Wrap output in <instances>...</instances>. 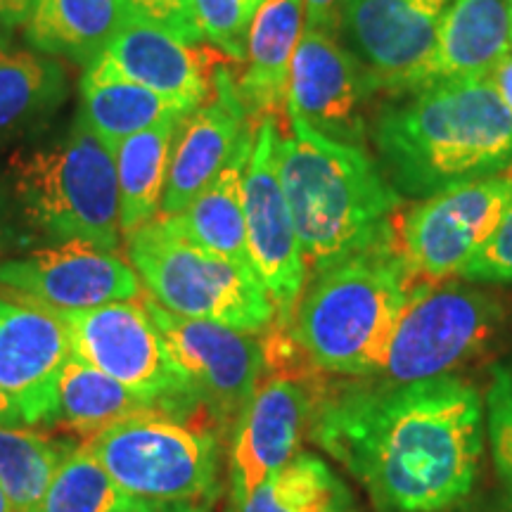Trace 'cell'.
<instances>
[{
	"label": "cell",
	"mask_w": 512,
	"mask_h": 512,
	"mask_svg": "<svg viewBox=\"0 0 512 512\" xmlns=\"http://www.w3.org/2000/svg\"><path fill=\"white\" fill-rule=\"evenodd\" d=\"M309 434L347 467L377 512H444L475 489L484 460V399L472 382L316 380Z\"/></svg>",
	"instance_id": "6da1fadb"
},
{
	"label": "cell",
	"mask_w": 512,
	"mask_h": 512,
	"mask_svg": "<svg viewBox=\"0 0 512 512\" xmlns=\"http://www.w3.org/2000/svg\"><path fill=\"white\" fill-rule=\"evenodd\" d=\"M380 169L401 197H425L512 169V114L489 79L394 95L370 121Z\"/></svg>",
	"instance_id": "7a4b0ae2"
},
{
	"label": "cell",
	"mask_w": 512,
	"mask_h": 512,
	"mask_svg": "<svg viewBox=\"0 0 512 512\" xmlns=\"http://www.w3.org/2000/svg\"><path fill=\"white\" fill-rule=\"evenodd\" d=\"M278 174L302 245L306 280L349 259L392 226L401 195L366 147L320 136L290 117Z\"/></svg>",
	"instance_id": "3957f363"
},
{
	"label": "cell",
	"mask_w": 512,
	"mask_h": 512,
	"mask_svg": "<svg viewBox=\"0 0 512 512\" xmlns=\"http://www.w3.org/2000/svg\"><path fill=\"white\" fill-rule=\"evenodd\" d=\"M427 283L408 268L396 219L380 238L306 280L292 335L320 373L373 377L382 368L403 309Z\"/></svg>",
	"instance_id": "277c9868"
},
{
	"label": "cell",
	"mask_w": 512,
	"mask_h": 512,
	"mask_svg": "<svg viewBox=\"0 0 512 512\" xmlns=\"http://www.w3.org/2000/svg\"><path fill=\"white\" fill-rule=\"evenodd\" d=\"M10 176L19 216L38 238L117 252V162L81 114L62 138L12 159Z\"/></svg>",
	"instance_id": "5b68a950"
},
{
	"label": "cell",
	"mask_w": 512,
	"mask_h": 512,
	"mask_svg": "<svg viewBox=\"0 0 512 512\" xmlns=\"http://www.w3.org/2000/svg\"><path fill=\"white\" fill-rule=\"evenodd\" d=\"M126 252L140 283L166 311L211 320L247 335L266 332L275 306L252 268L197 247L157 214L126 238Z\"/></svg>",
	"instance_id": "8992f818"
},
{
	"label": "cell",
	"mask_w": 512,
	"mask_h": 512,
	"mask_svg": "<svg viewBox=\"0 0 512 512\" xmlns=\"http://www.w3.org/2000/svg\"><path fill=\"white\" fill-rule=\"evenodd\" d=\"M86 444L126 496L214 503L221 494V432L207 420L150 408L114 422Z\"/></svg>",
	"instance_id": "52a82bcc"
},
{
	"label": "cell",
	"mask_w": 512,
	"mask_h": 512,
	"mask_svg": "<svg viewBox=\"0 0 512 512\" xmlns=\"http://www.w3.org/2000/svg\"><path fill=\"white\" fill-rule=\"evenodd\" d=\"M501 325V304L470 280L422 287L403 309L382 368L370 380L403 384L453 375L494 344Z\"/></svg>",
	"instance_id": "ba28073f"
},
{
	"label": "cell",
	"mask_w": 512,
	"mask_h": 512,
	"mask_svg": "<svg viewBox=\"0 0 512 512\" xmlns=\"http://www.w3.org/2000/svg\"><path fill=\"white\" fill-rule=\"evenodd\" d=\"M60 318L72 354L100 373L181 420H204L202 401L192 392L166 349L162 332L140 304L114 302L95 309H50ZM211 420V418H209ZM214 422V420H211Z\"/></svg>",
	"instance_id": "9c48e42d"
},
{
	"label": "cell",
	"mask_w": 512,
	"mask_h": 512,
	"mask_svg": "<svg viewBox=\"0 0 512 512\" xmlns=\"http://www.w3.org/2000/svg\"><path fill=\"white\" fill-rule=\"evenodd\" d=\"M512 211V169L425 197L403 216L399 247L420 283L458 278Z\"/></svg>",
	"instance_id": "30bf717a"
},
{
	"label": "cell",
	"mask_w": 512,
	"mask_h": 512,
	"mask_svg": "<svg viewBox=\"0 0 512 512\" xmlns=\"http://www.w3.org/2000/svg\"><path fill=\"white\" fill-rule=\"evenodd\" d=\"M143 306L166 349L221 434H233L264 373V347L247 332L166 311L155 299Z\"/></svg>",
	"instance_id": "8fae6325"
},
{
	"label": "cell",
	"mask_w": 512,
	"mask_h": 512,
	"mask_svg": "<svg viewBox=\"0 0 512 512\" xmlns=\"http://www.w3.org/2000/svg\"><path fill=\"white\" fill-rule=\"evenodd\" d=\"M278 119L264 117L254 131L242 185L247 245L254 273L275 306L273 323L292 325L306 285V264L278 174Z\"/></svg>",
	"instance_id": "7c38bea8"
},
{
	"label": "cell",
	"mask_w": 512,
	"mask_h": 512,
	"mask_svg": "<svg viewBox=\"0 0 512 512\" xmlns=\"http://www.w3.org/2000/svg\"><path fill=\"white\" fill-rule=\"evenodd\" d=\"M375 93L368 69L335 34L304 27L290 67L287 117H299L337 143L366 147Z\"/></svg>",
	"instance_id": "4fadbf2b"
},
{
	"label": "cell",
	"mask_w": 512,
	"mask_h": 512,
	"mask_svg": "<svg viewBox=\"0 0 512 512\" xmlns=\"http://www.w3.org/2000/svg\"><path fill=\"white\" fill-rule=\"evenodd\" d=\"M451 0H344L339 31L377 91H411L437 48Z\"/></svg>",
	"instance_id": "5bb4252c"
},
{
	"label": "cell",
	"mask_w": 512,
	"mask_h": 512,
	"mask_svg": "<svg viewBox=\"0 0 512 512\" xmlns=\"http://www.w3.org/2000/svg\"><path fill=\"white\" fill-rule=\"evenodd\" d=\"M0 287L43 309H95L143 297V283L117 252L62 242L0 261Z\"/></svg>",
	"instance_id": "9a60e30c"
},
{
	"label": "cell",
	"mask_w": 512,
	"mask_h": 512,
	"mask_svg": "<svg viewBox=\"0 0 512 512\" xmlns=\"http://www.w3.org/2000/svg\"><path fill=\"white\" fill-rule=\"evenodd\" d=\"M316 380L304 373H273L259 382L230 434V503L238 508L299 453L309 432Z\"/></svg>",
	"instance_id": "2e32d148"
},
{
	"label": "cell",
	"mask_w": 512,
	"mask_h": 512,
	"mask_svg": "<svg viewBox=\"0 0 512 512\" xmlns=\"http://www.w3.org/2000/svg\"><path fill=\"white\" fill-rule=\"evenodd\" d=\"M72 356L69 337L50 309L0 297V387L24 425H53L57 377Z\"/></svg>",
	"instance_id": "e0dca14e"
},
{
	"label": "cell",
	"mask_w": 512,
	"mask_h": 512,
	"mask_svg": "<svg viewBox=\"0 0 512 512\" xmlns=\"http://www.w3.org/2000/svg\"><path fill=\"white\" fill-rule=\"evenodd\" d=\"M247 117L233 74L219 69L211 81V98L178 128L159 214H181L219 176L245 133L252 131Z\"/></svg>",
	"instance_id": "ac0fdd59"
},
{
	"label": "cell",
	"mask_w": 512,
	"mask_h": 512,
	"mask_svg": "<svg viewBox=\"0 0 512 512\" xmlns=\"http://www.w3.org/2000/svg\"><path fill=\"white\" fill-rule=\"evenodd\" d=\"M510 53L508 0H451L437 48L413 88L439 81L486 79Z\"/></svg>",
	"instance_id": "d6986e66"
},
{
	"label": "cell",
	"mask_w": 512,
	"mask_h": 512,
	"mask_svg": "<svg viewBox=\"0 0 512 512\" xmlns=\"http://www.w3.org/2000/svg\"><path fill=\"white\" fill-rule=\"evenodd\" d=\"M100 60L124 79L176 102L188 114L211 95L200 55L188 43L147 24L126 22Z\"/></svg>",
	"instance_id": "ffe728a7"
},
{
	"label": "cell",
	"mask_w": 512,
	"mask_h": 512,
	"mask_svg": "<svg viewBox=\"0 0 512 512\" xmlns=\"http://www.w3.org/2000/svg\"><path fill=\"white\" fill-rule=\"evenodd\" d=\"M304 24V0H264L256 10L247 36L245 74L235 81L242 105L256 121L287 110L290 67Z\"/></svg>",
	"instance_id": "44dd1931"
},
{
	"label": "cell",
	"mask_w": 512,
	"mask_h": 512,
	"mask_svg": "<svg viewBox=\"0 0 512 512\" xmlns=\"http://www.w3.org/2000/svg\"><path fill=\"white\" fill-rule=\"evenodd\" d=\"M252 145L254 131H247L219 176L190 202L188 209L169 219L178 233L195 242L197 247L254 271L247 245L245 204H242V185H245Z\"/></svg>",
	"instance_id": "7402d4cb"
},
{
	"label": "cell",
	"mask_w": 512,
	"mask_h": 512,
	"mask_svg": "<svg viewBox=\"0 0 512 512\" xmlns=\"http://www.w3.org/2000/svg\"><path fill=\"white\" fill-rule=\"evenodd\" d=\"M126 22L124 0H34L24 31L36 53L62 55L88 67Z\"/></svg>",
	"instance_id": "603a6c76"
},
{
	"label": "cell",
	"mask_w": 512,
	"mask_h": 512,
	"mask_svg": "<svg viewBox=\"0 0 512 512\" xmlns=\"http://www.w3.org/2000/svg\"><path fill=\"white\" fill-rule=\"evenodd\" d=\"M79 114L95 136L114 152L128 136L188 112L164 95L119 76L98 57L83 72Z\"/></svg>",
	"instance_id": "cb8c5ba5"
},
{
	"label": "cell",
	"mask_w": 512,
	"mask_h": 512,
	"mask_svg": "<svg viewBox=\"0 0 512 512\" xmlns=\"http://www.w3.org/2000/svg\"><path fill=\"white\" fill-rule=\"evenodd\" d=\"M185 117L188 114L159 121L157 126L121 140L114 150L119 181V226L124 238L159 214L171 150Z\"/></svg>",
	"instance_id": "d4e9b609"
},
{
	"label": "cell",
	"mask_w": 512,
	"mask_h": 512,
	"mask_svg": "<svg viewBox=\"0 0 512 512\" xmlns=\"http://www.w3.org/2000/svg\"><path fill=\"white\" fill-rule=\"evenodd\" d=\"M150 408L157 406L72 354L57 377L53 425H62L91 439L114 422L145 413Z\"/></svg>",
	"instance_id": "484cf974"
},
{
	"label": "cell",
	"mask_w": 512,
	"mask_h": 512,
	"mask_svg": "<svg viewBox=\"0 0 512 512\" xmlns=\"http://www.w3.org/2000/svg\"><path fill=\"white\" fill-rule=\"evenodd\" d=\"M67 98L62 67L46 55L0 46V140L46 117Z\"/></svg>",
	"instance_id": "4316f807"
},
{
	"label": "cell",
	"mask_w": 512,
	"mask_h": 512,
	"mask_svg": "<svg viewBox=\"0 0 512 512\" xmlns=\"http://www.w3.org/2000/svg\"><path fill=\"white\" fill-rule=\"evenodd\" d=\"M230 512H361V508L323 458L297 453Z\"/></svg>",
	"instance_id": "83f0119b"
},
{
	"label": "cell",
	"mask_w": 512,
	"mask_h": 512,
	"mask_svg": "<svg viewBox=\"0 0 512 512\" xmlns=\"http://www.w3.org/2000/svg\"><path fill=\"white\" fill-rule=\"evenodd\" d=\"M126 498L83 441L67 448L41 501L29 512H114Z\"/></svg>",
	"instance_id": "f1b7e54d"
},
{
	"label": "cell",
	"mask_w": 512,
	"mask_h": 512,
	"mask_svg": "<svg viewBox=\"0 0 512 512\" xmlns=\"http://www.w3.org/2000/svg\"><path fill=\"white\" fill-rule=\"evenodd\" d=\"M72 441H53L24 427H0V484L19 512L41 501Z\"/></svg>",
	"instance_id": "f546056e"
},
{
	"label": "cell",
	"mask_w": 512,
	"mask_h": 512,
	"mask_svg": "<svg viewBox=\"0 0 512 512\" xmlns=\"http://www.w3.org/2000/svg\"><path fill=\"white\" fill-rule=\"evenodd\" d=\"M264 0H195L202 34L233 60H245L247 36Z\"/></svg>",
	"instance_id": "4dcf8cb0"
},
{
	"label": "cell",
	"mask_w": 512,
	"mask_h": 512,
	"mask_svg": "<svg viewBox=\"0 0 512 512\" xmlns=\"http://www.w3.org/2000/svg\"><path fill=\"white\" fill-rule=\"evenodd\" d=\"M486 437L501 482H512V358L491 368L484 399Z\"/></svg>",
	"instance_id": "1f68e13d"
},
{
	"label": "cell",
	"mask_w": 512,
	"mask_h": 512,
	"mask_svg": "<svg viewBox=\"0 0 512 512\" xmlns=\"http://www.w3.org/2000/svg\"><path fill=\"white\" fill-rule=\"evenodd\" d=\"M124 8L128 22L162 29L188 46H195L204 38L195 0H124Z\"/></svg>",
	"instance_id": "d6a6232c"
},
{
	"label": "cell",
	"mask_w": 512,
	"mask_h": 512,
	"mask_svg": "<svg viewBox=\"0 0 512 512\" xmlns=\"http://www.w3.org/2000/svg\"><path fill=\"white\" fill-rule=\"evenodd\" d=\"M458 278L470 283H505L512 285V211L505 216L496 233L472 256Z\"/></svg>",
	"instance_id": "836d02e7"
},
{
	"label": "cell",
	"mask_w": 512,
	"mask_h": 512,
	"mask_svg": "<svg viewBox=\"0 0 512 512\" xmlns=\"http://www.w3.org/2000/svg\"><path fill=\"white\" fill-rule=\"evenodd\" d=\"M344 0H304L306 27L339 34V19H342Z\"/></svg>",
	"instance_id": "e575fe53"
},
{
	"label": "cell",
	"mask_w": 512,
	"mask_h": 512,
	"mask_svg": "<svg viewBox=\"0 0 512 512\" xmlns=\"http://www.w3.org/2000/svg\"><path fill=\"white\" fill-rule=\"evenodd\" d=\"M114 512H211V503L150 501V498L128 496Z\"/></svg>",
	"instance_id": "d590c367"
},
{
	"label": "cell",
	"mask_w": 512,
	"mask_h": 512,
	"mask_svg": "<svg viewBox=\"0 0 512 512\" xmlns=\"http://www.w3.org/2000/svg\"><path fill=\"white\" fill-rule=\"evenodd\" d=\"M465 512H512V482H501L498 489L489 491Z\"/></svg>",
	"instance_id": "8d00e7d4"
},
{
	"label": "cell",
	"mask_w": 512,
	"mask_h": 512,
	"mask_svg": "<svg viewBox=\"0 0 512 512\" xmlns=\"http://www.w3.org/2000/svg\"><path fill=\"white\" fill-rule=\"evenodd\" d=\"M34 0H0V29L10 31L27 24Z\"/></svg>",
	"instance_id": "74e56055"
},
{
	"label": "cell",
	"mask_w": 512,
	"mask_h": 512,
	"mask_svg": "<svg viewBox=\"0 0 512 512\" xmlns=\"http://www.w3.org/2000/svg\"><path fill=\"white\" fill-rule=\"evenodd\" d=\"M486 79L491 81V86H494L498 98H501L503 105L508 107V112L512 114V53L505 57V60L498 64Z\"/></svg>",
	"instance_id": "f35d334b"
},
{
	"label": "cell",
	"mask_w": 512,
	"mask_h": 512,
	"mask_svg": "<svg viewBox=\"0 0 512 512\" xmlns=\"http://www.w3.org/2000/svg\"><path fill=\"white\" fill-rule=\"evenodd\" d=\"M0 427H27L15 401L10 399V394L3 387H0Z\"/></svg>",
	"instance_id": "ab89813d"
},
{
	"label": "cell",
	"mask_w": 512,
	"mask_h": 512,
	"mask_svg": "<svg viewBox=\"0 0 512 512\" xmlns=\"http://www.w3.org/2000/svg\"><path fill=\"white\" fill-rule=\"evenodd\" d=\"M0 512H19L15 508V503H12V498L8 496V491H5L3 484H0Z\"/></svg>",
	"instance_id": "60d3db41"
},
{
	"label": "cell",
	"mask_w": 512,
	"mask_h": 512,
	"mask_svg": "<svg viewBox=\"0 0 512 512\" xmlns=\"http://www.w3.org/2000/svg\"><path fill=\"white\" fill-rule=\"evenodd\" d=\"M508 8H510V41H512V0H508Z\"/></svg>",
	"instance_id": "b9f144b4"
}]
</instances>
